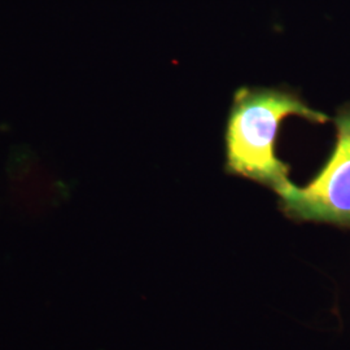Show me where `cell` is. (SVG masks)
I'll list each match as a JSON object with an SVG mask.
<instances>
[{"label": "cell", "instance_id": "6da1fadb", "mask_svg": "<svg viewBox=\"0 0 350 350\" xmlns=\"http://www.w3.org/2000/svg\"><path fill=\"white\" fill-rule=\"evenodd\" d=\"M289 116L314 124L329 120L291 90H237L226 125V173L271 188L278 195L286 189L291 185V167L276 157L275 142L279 127Z\"/></svg>", "mask_w": 350, "mask_h": 350}, {"label": "cell", "instance_id": "7a4b0ae2", "mask_svg": "<svg viewBox=\"0 0 350 350\" xmlns=\"http://www.w3.org/2000/svg\"><path fill=\"white\" fill-rule=\"evenodd\" d=\"M336 144L331 157L310 183H291L279 193L283 214L296 222L350 227V104L335 118Z\"/></svg>", "mask_w": 350, "mask_h": 350}]
</instances>
